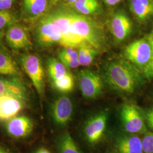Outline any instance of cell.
Segmentation results:
<instances>
[{"instance_id": "6da1fadb", "label": "cell", "mask_w": 153, "mask_h": 153, "mask_svg": "<svg viewBox=\"0 0 153 153\" xmlns=\"http://www.w3.org/2000/svg\"><path fill=\"white\" fill-rule=\"evenodd\" d=\"M104 76L105 82L112 89L126 94L134 93L142 82L137 67L123 59L108 63L105 68Z\"/></svg>"}, {"instance_id": "7a4b0ae2", "label": "cell", "mask_w": 153, "mask_h": 153, "mask_svg": "<svg viewBox=\"0 0 153 153\" xmlns=\"http://www.w3.org/2000/svg\"><path fill=\"white\" fill-rule=\"evenodd\" d=\"M70 16L73 33L82 44H87L98 51L105 48V36L100 25L71 8Z\"/></svg>"}, {"instance_id": "3957f363", "label": "cell", "mask_w": 153, "mask_h": 153, "mask_svg": "<svg viewBox=\"0 0 153 153\" xmlns=\"http://www.w3.org/2000/svg\"><path fill=\"white\" fill-rule=\"evenodd\" d=\"M59 27L61 35V45L63 47L78 48L82 43L73 33L70 16V8L66 6L49 11L47 14Z\"/></svg>"}, {"instance_id": "277c9868", "label": "cell", "mask_w": 153, "mask_h": 153, "mask_svg": "<svg viewBox=\"0 0 153 153\" xmlns=\"http://www.w3.org/2000/svg\"><path fill=\"white\" fill-rule=\"evenodd\" d=\"M34 38L40 48H45L61 43V35L59 27L47 14L36 22Z\"/></svg>"}, {"instance_id": "5b68a950", "label": "cell", "mask_w": 153, "mask_h": 153, "mask_svg": "<svg viewBox=\"0 0 153 153\" xmlns=\"http://www.w3.org/2000/svg\"><path fill=\"white\" fill-rule=\"evenodd\" d=\"M120 119L124 131L129 134H145L147 126L144 115L136 105L126 103L120 110Z\"/></svg>"}, {"instance_id": "8992f818", "label": "cell", "mask_w": 153, "mask_h": 153, "mask_svg": "<svg viewBox=\"0 0 153 153\" xmlns=\"http://www.w3.org/2000/svg\"><path fill=\"white\" fill-rule=\"evenodd\" d=\"M124 54L127 60L143 71L152 60L153 50L148 39H141L128 45Z\"/></svg>"}, {"instance_id": "52a82bcc", "label": "cell", "mask_w": 153, "mask_h": 153, "mask_svg": "<svg viewBox=\"0 0 153 153\" xmlns=\"http://www.w3.org/2000/svg\"><path fill=\"white\" fill-rule=\"evenodd\" d=\"M21 62L39 95L43 96L44 92V71L40 58L38 55L26 54L21 57Z\"/></svg>"}, {"instance_id": "ba28073f", "label": "cell", "mask_w": 153, "mask_h": 153, "mask_svg": "<svg viewBox=\"0 0 153 153\" xmlns=\"http://www.w3.org/2000/svg\"><path fill=\"white\" fill-rule=\"evenodd\" d=\"M82 95L88 99L97 98L102 93L103 83L98 74L90 70H82L78 74Z\"/></svg>"}, {"instance_id": "9c48e42d", "label": "cell", "mask_w": 153, "mask_h": 153, "mask_svg": "<svg viewBox=\"0 0 153 153\" xmlns=\"http://www.w3.org/2000/svg\"><path fill=\"white\" fill-rule=\"evenodd\" d=\"M108 114L101 112L89 118L83 128L84 136L88 143L96 145L104 137L107 129Z\"/></svg>"}, {"instance_id": "30bf717a", "label": "cell", "mask_w": 153, "mask_h": 153, "mask_svg": "<svg viewBox=\"0 0 153 153\" xmlns=\"http://www.w3.org/2000/svg\"><path fill=\"white\" fill-rule=\"evenodd\" d=\"M5 37L7 43L15 50H28L32 47L29 29L18 22L6 30Z\"/></svg>"}, {"instance_id": "8fae6325", "label": "cell", "mask_w": 153, "mask_h": 153, "mask_svg": "<svg viewBox=\"0 0 153 153\" xmlns=\"http://www.w3.org/2000/svg\"><path fill=\"white\" fill-rule=\"evenodd\" d=\"M51 0H23L21 17L29 23H35L49 11Z\"/></svg>"}, {"instance_id": "7c38bea8", "label": "cell", "mask_w": 153, "mask_h": 153, "mask_svg": "<svg viewBox=\"0 0 153 153\" xmlns=\"http://www.w3.org/2000/svg\"><path fill=\"white\" fill-rule=\"evenodd\" d=\"M73 105L71 99L66 95H62L55 100L52 107V116L59 126H64L71 120Z\"/></svg>"}, {"instance_id": "4fadbf2b", "label": "cell", "mask_w": 153, "mask_h": 153, "mask_svg": "<svg viewBox=\"0 0 153 153\" xmlns=\"http://www.w3.org/2000/svg\"><path fill=\"white\" fill-rule=\"evenodd\" d=\"M5 128L11 137L23 138L28 137L33 131V123L27 116H16L7 121Z\"/></svg>"}, {"instance_id": "5bb4252c", "label": "cell", "mask_w": 153, "mask_h": 153, "mask_svg": "<svg viewBox=\"0 0 153 153\" xmlns=\"http://www.w3.org/2000/svg\"><path fill=\"white\" fill-rule=\"evenodd\" d=\"M25 101L9 95H0V120L9 121L25 107Z\"/></svg>"}, {"instance_id": "9a60e30c", "label": "cell", "mask_w": 153, "mask_h": 153, "mask_svg": "<svg viewBox=\"0 0 153 153\" xmlns=\"http://www.w3.org/2000/svg\"><path fill=\"white\" fill-rule=\"evenodd\" d=\"M131 30V21L125 13L117 12L112 18L111 31L117 41H124L130 35Z\"/></svg>"}, {"instance_id": "2e32d148", "label": "cell", "mask_w": 153, "mask_h": 153, "mask_svg": "<svg viewBox=\"0 0 153 153\" xmlns=\"http://www.w3.org/2000/svg\"><path fill=\"white\" fill-rule=\"evenodd\" d=\"M115 148L118 153H144L142 139L137 134H120L115 140Z\"/></svg>"}, {"instance_id": "e0dca14e", "label": "cell", "mask_w": 153, "mask_h": 153, "mask_svg": "<svg viewBox=\"0 0 153 153\" xmlns=\"http://www.w3.org/2000/svg\"><path fill=\"white\" fill-rule=\"evenodd\" d=\"M0 95H9L27 100L28 94L25 85L18 78L11 79L0 76Z\"/></svg>"}, {"instance_id": "ac0fdd59", "label": "cell", "mask_w": 153, "mask_h": 153, "mask_svg": "<svg viewBox=\"0 0 153 153\" xmlns=\"http://www.w3.org/2000/svg\"><path fill=\"white\" fill-rule=\"evenodd\" d=\"M0 75L14 78L21 76V73L11 56L0 46Z\"/></svg>"}, {"instance_id": "d6986e66", "label": "cell", "mask_w": 153, "mask_h": 153, "mask_svg": "<svg viewBox=\"0 0 153 153\" xmlns=\"http://www.w3.org/2000/svg\"><path fill=\"white\" fill-rule=\"evenodd\" d=\"M130 7L137 19L143 21L153 13V2L152 0H130Z\"/></svg>"}, {"instance_id": "ffe728a7", "label": "cell", "mask_w": 153, "mask_h": 153, "mask_svg": "<svg viewBox=\"0 0 153 153\" xmlns=\"http://www.w3.org/2000/svg\"><path fill=\"white\" fill-rule=\"evenodd\" d=\"M48 73L52 81L60 79L68 73L67 68L56 59H51L48 62Z\"/></svg>"}, {"instance_id": "44dd1931", "label": "cell", "mask_w": 153, "mask_h": 153, "mask_svg": "<svg viewBox=\"0 0 153 153\" xmlns=\"http://www.w3.org/2000/svg\"><path fill=\"white\" fill-rule=\"evenodd\" d=\"M78 48V61L81 66L90 65L99 52L87 44H82Z\"/></svg>"}, {"instance_id": "7402d4cb", "label": "cell", "mask_w": 153, "mask_h": 153, "mask_svg": "<svg viewBox=\"0 0 153 153\" xmlns=\"http://www.w3.org/2000/svg\"><path fill=\"white\" fill-rule=\"evenodd\" d=\"M60 153H82L69 133H65L59 142Z\"/></svg>"}, {"instance_id": "603a6c76", "label": "cell", "mask_w": 153, "mask_h": 153, "mask_svg": "<svg viewBox=\"0 0 153 153\" xmlns=\"http://www.w3.org/2000/svg\"><path fill=\"white\" fill-rule=\"evenodd\" d=\"M52 82L54 88L61 93H69L73 90L74 86V78L69 72L60 79Z\"/></svg>"}, {"instance_id": "cb8c5ba5", "label": "cell", "mask_w": 153, "mask_h": 153, "mask_svg": "<svg viewBox=\"0 0 153 153\" xmlns=\"http://www.w3.org/2000/svg\"><path fill=\"white\" fill-rule=\"evenodd\" d=\"M18 22L16 15L9 10H0V31H4Z\"/></svg>"}, {"instance_id": "d4e9b609", "label": "cell", "mask_w": 153, "mask_h": 153, "mask_svg": "<svg viewBox=\"0 0 153 153\" xmlns=\"http://www.w3.org/2000/svg\"><path fill=\"white\" fill-rule=\"evenodd\" d=\"M142 144L144 153H153V132L147 131L144 134Z\"/></svg>"}, {"instance_id": "484cf974", "label": "cell", "mask_w": 153, "mask_h": 153, "mask_svg": "<svg viewBox=\"0 0 153 153\" xmlns=\"http://www.w3.org/2000/svg\"><path fill=\"white\" fill-rule=\"evenodd\" d=\"M100 8V6L99 4L98 0H97L92 3L88 4V5L83 7L79 11H77V13L81 14L84 16H88V15L94 14L97 12L99 11Z\"/></svg>"}, {"instance_id": "4316f807", "label": "cell", "mask_w": 153, "mask_h": 153, "mask_svg": "<svg viewBox=\"0 0 153 153\" xmlns=\"http://www.w3.org/2000/svg\"><path fill=\"white\" fill-rule=\"evenodd\" d=\"M59 59L66 58L78 60V53L75 48L71 47H64L58 53Z\"/></svg>"}, {"instance_id": "83f0119b", "label": "cell", "mask_w": 153, "mask_h": 153, "mask_svg": "<svg viewBox=\"0 0 153 153\" xmlns=\"http://www.w3.org/2000/svg\"><path fill=\"white\" fill-rule=\"evenodd\" d=\"M97 0H77L75 2L72 4H66V6L69 7L75 11H78L83 7L88 5Z\"/></svg>"}, {"instance_id": "f1b7e54d", "label": "cell", "mask_w": 153, "mask_h": 153, "mask_svg": "<svg viewBox=\"0 0 153 153\" xmlns=\"http://www.w3.org/2000/svg\"><path fill=\"white\" fill-rule=\"evenodd\" d=\"M59 60L61 61L67 68L73 69L81 66L78 59L75 60V59H66V58H60V59H59Z\"/></svg>"}, {"instance_id": "f546056e", "label": "cell", "mask_w": 153, "mask_h": 153, "mask_svg": "<svg viewBox=\"0 0 153 153\" xmlns=\"http://www.w3.org/2000/svg\"><path fill=\"white\" fill-rule=\"evenodd\" d=\"M143 115L146 126L153 130V107L146 111Z\"/></svg>"}, {"instance_id": "4dcf8cb0", "label": "cell", "mask_w": 153, "mask_h": 153, "mask_svg": "<svg viewBox=\"0 0 153 153\" xmlns=\"http://www.w3.org/2000/svg\"><path fill=\"white\" fill-rule=\"evenodd\" d=\"M143 73L144 76L147 79H150L153 78V57L152 60L150 62V63L143 71Z\"/></svg>"}, {"instance_id": "1f68e13d", "label": "cell", "mask_w": 153, "mask_h": 153, "mask_svg": "<svg viewBox=\"0 0 153 153\" xmlns=\"http://www.w3.org/2000/svg\"><path fill=\"white\" fill-rule=\"evenodd\" d=\"M15 2V0H0V10H9Z\"/></svg>"}, {"instance_id": "d6a6232c", "label": "cell", "mask_w": 153, "mask_h": 153, "mask_svg": "<svg viewBox=\"0 0 153 153\" xmlns=\"http://www.w3.org/2000/svg\"><path fill=\"white\" fill-rule=\"evenodd\" d=\"M104 1L107 5L114 6L119 4L122 0H104Z\"/></svg>"}, {"instance_id": "836d02e7", "label": "cell", "mask_w": 153, "mask_h": 153, "mask_svg": "<svg viewBox=\"0 0 153 153\" xmlns=\"http://www.w3.org/2000/svg\"><path fill=\"white\" fill-rule=\"evenodd\" d=\"M34 153H51L48 149L45 148H39L38 150H36Z\"/></svg>"}, {"instance_id": "e575fe53", "label": "cell", "mask_w": 153, "mask_h": 153, "mask_svg": "<svg viewBox=\"0 0 153 153\" xmlns=\"http://www.w3.org/2000/svg\"><path fill=\"white\" fill-rule=\"evenodd\" d=\"M147 39H148L149 43L151 44V45H152V48H153V31L148 36Z\"/></svg>"}, {"instance_id": "d590c367", "label": "cell", "mask_w": 153, "mask_h": 153, "mask_svg": "<svg viewBox=\"0 0 153 153\" xmlns=\"http://www.w3.org/2000/svg\"><path fill=\"white\" fill-rule=\"evenodd\" d=\"M0 153H12L9 150L0 145Z\"/></svg>"}, {"instance_id": "8d00e7d4", "label": "cell", "mask_w": 153, "mask_h": 153, "mask_svg": "<svg viewBox=\"0 0 153 153\" xmlns=\"http://www.w3.org/2000/svg\"><path fill=\"white\" fill-rule=\"evenodd\" d=\"M4 35H5L4 31H0V43L2 42L3 38H4Z\"/></svg>"}, {"instance_id": "74e56055", "label": "cell", "mask_w": 153, "mask_h": 153, "mask_svg": "<svg viewBox=\"0 0 153 153\" xmlns=\"http://www.w3.org/2000/svg\"><path fill=\"white\" fill-rule=\"evenodd\" d=\"M64 1L66 2L67 4H72L75 2L77 0H64Z\"/></svg>"}]
</instances>
